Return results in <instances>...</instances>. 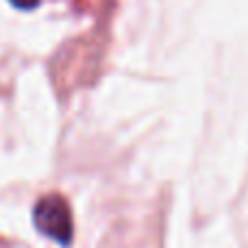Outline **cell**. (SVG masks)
<instances>
[{"instance_id": "obj_1", "label": "cell", "mask_w": 248, "mask_h": 248, "mask_svg": "<svg viewBox=\"0 0 248 248\" xmlns=\"http://www.w3.org/2000/svg\"><path fill=\"white\" fill-rule=\"evenodd\" d=\"M33 222L42 235L59 246H70L74 240V222L70 205L59 194H46L33 207Z\"/></svg>"}, {"instance_id": "obj_2", "label": "cell", "mask_w": 248, "mask_h": 248, "mask_svg": "<svg viewBox=\"0 0 248 248\" xmlns=\"http://www.w3.org/2000/svg\"><path fill=\"white\" fill-rule=\"evenodd\" d=\"M9 2H11L13 7H17V9H24V11H29V9L37 7L39 0H9Z\"/></svg>"}]
</instances>
